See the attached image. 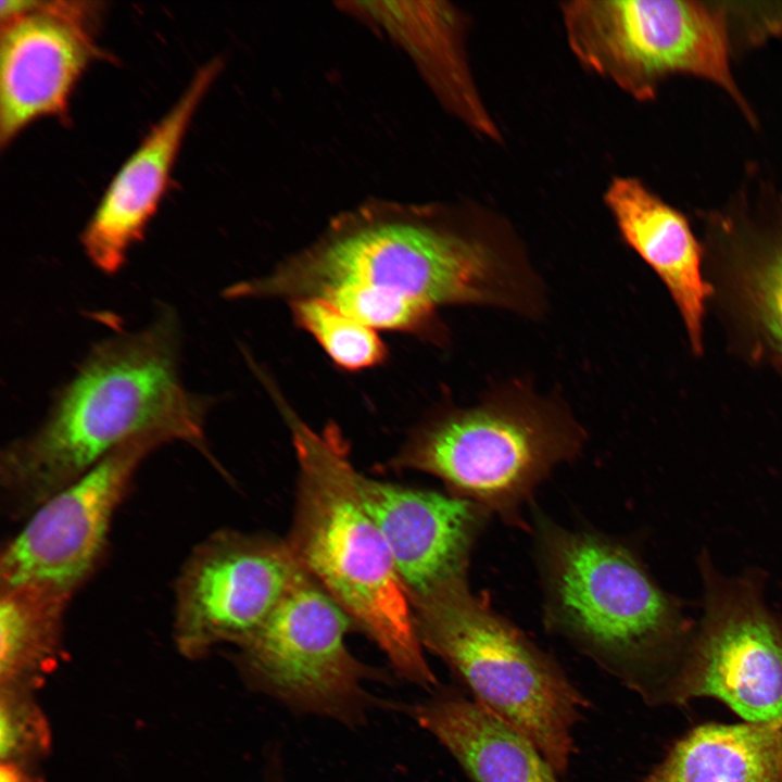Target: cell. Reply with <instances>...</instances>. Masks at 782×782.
<instances>
[{"instance_id":"obj_1","label":"cell","mask_w":782,"mask_h":782,"mask_svg":"<svg viewBox=\"0 0 782 782\" xmlns=\"http://www.w3.org/2000/svg\"><path fill=\"white\" fill-rule=\"evenodd\" d=\"M340 287L419 303L483 305L532 316L542 288L514 247L426 207L366 205L333 219L269 274L225 290L230 299L317 298Z\"/></svg>"},{"instance_id":"obj_2","label":"cell","mask_w":782,"mask_h":782,"mask_svg":"<svg viewBox=\"0 0 782 782\" xmlns=\"http://www.w3.org/2000/svg\"><path fill=\"white\" fill-rule=\"evenodd\" d=\"M210 400L180 375V330L163 306L147 327L99 341L31 433L0 457L9 515L30 516L111 452L140 437L182 441L211 458L204 424Z\"/></svg>"},{"instance_id":"obj_3","label":"cell","mask_w":782,"mask_h":782,"mask_svg":"<svg viewBox=\"0 0 782 782\" xmlns=\"http://www.w3.org/2000/svg\"><path fill=\"white\" fill-rule=\"evenodd\" d=\"M546 626L635 692L668 704L692 635L676 600L623 542L534 515Z\"/></svg>"},{"instance_id":"obj_4","label":"cell","mask_w":782,"mask_h":782,"mask_svg":"<svg viewBox=\"0 0 782 782\" xmlns=\"http://www.w3.org/2000/svg\"><path fill=\"white\" fill-rule=\"evenodd\" d=\"M266 387L290 430L299 466L290 550L401 677L436 686L411 602L386 539L364 506L339 427L312 429L272 382Z\"/></svg>"},{"instance_id":"obj_5","label":"cell","mask_w":782,"mask_h":782,"mask_svg":"<svg viewBox=\"0 0 782 782\" xmlns=\"http://www.w3.org/2000/svg\"><path fill=\"white\" fill-rule=\"evenodd\" d=\"M585 439L565 404L509 384L419 426L393 465L433 475L451 494L521 526V510L535 489L575 459Z\"/></svg>"},{"instance_id":"obj_6","label":"cell","mask_w":782,"mask_h":782,"mask_svg":"<svg viewBox=\"0 0 782 782\" xmlns=\"http://www.w3.org/2000/svg\"><path fill=\"white\" fill-rule=\"evenodd\" d=\"M422 647L439 656L472 698L526 735L558 774L575 752L588 706L557 661L467 580L409 600Z\"/></svg>"},{"instance_id":"obj_7","label":"cell","mask_w":782,"mask_h":782,"mask_svg":"<svg viewBox=\"0 0 782 782\" xmlns=\"http://www.w3.org/2000/svg\"><path fill=\"white\" fill-rule=\"evenodd\" d=\"M560 11L576 59L633 98L652 99L668 76L690 74L745 108L719 10L688 0H573Z\"/></svg>"},{"instance_id":"obj_8","label":"cell","mask_w":782,"mask_h":782,"mask_svg":"<svg viewBox=\"0 0 782 782\" xmlns=\"http://www.w3.org/2000/svg\"><path fill=\"white\" fill-rule=\"evenodd\" d=\"M704 609L674 673L668 704L712 697L746 722L782 723V621L755 577L702 562Z\"/></svg>"},{"instance_id":"obj_9","label":"cell","mask_w":782,"mask_h":782,"mask_svg":"<svg viewBox=\"0 0 782 782\" xmlns=\"http://www.w3.org/2000/svg\"><path fill=\"white\" fill-rule=\"evenodd\" d=\"M287 541L222 530L194 547L175 586L174 635L200 656L214 644L242 645L304 572Z\"/></svg>"},{"instance_id":"obj_10","label":"cell","mask_w":782,"mask_h":782,"mask_svg":"<svg viewBox=\"0 0 782 782\" xmlns=\"http://www.w3.org/2000/svg\"><path fill=\"white\" fill-rule=\"evenodd\" d=\"M354 625L304 570L262 627L242 645L250 673L288 704L337 718L354 716L369 670L346 648Z\"/></svg>"},{"instance_id":"obj_11","label":"cell","mask_w":782,"mask_h":782,"mask_svg":"<svg viewBox=\"0 0 782 782\" xmlns=\"http://www.w3.org/2000/svg\"><path fill=\"white\" fill-rule=\"evenodd\" d=\"M163 444L153 437L130 440L45 501L3 547L0 588L41 584L73 596L103 556L138 466Z\"/></svg>"},{"instance_id":"obj_12","label":"cell","mask_w":782,"mask_h":782,"mask_svg":"<svg viewBox=\"0 0 782 782\" xmlns=\"http://www.w3.org/2000/svg\"><path fill=\"white\" fill-rule=\"evenodd\" d=\"M98 11L86 1H1V148L33 122L66 112L78 78L100 53Z\"/></svg>"},{"instance_id":"obj_13","label":"cell","mask_w":782,"mask_h":782,"mask_svg":"<svg viewBox=\"0 0 782 782\" xmlns=\"http://www.w3.org/2000/svg\"><path fill=\"white\" fill-rule=\"evenodd\" d=\"M358 488L391 552L408 600L467 580L474 547L491 517L453 494L358 474Z\"/></svg>"},{"instance_id":"obj_14","label":"cell","mask_w":782,"mask_h":782,"mask_svg":"<svg viewBox=\"0 0 782 782\" xmlns=\"http://www.w3.org/2000/svg\"><path fill=\"white\" fill-rule=\"evenodd\" d=\"M220 70L213 60L197 71L186 90L150 129L113 176L80 242L90 262L115 274L143 236L163 198L191 118Z\"/></svg>"},{"instance_id":"obj_15","label":"cell","mask_w":782,"mask_h":782,"mask_svg":"<svg viewBox=\"0 0 782 782\" xmlns=\"http://www.w3.org/2000/svg\"><path fill=\"white\" fill-rule=\"evenodd\" d=\"M346 5L411 55L453 114L479 135L493 141L502 139L474 81L456 9L442 1H362Z\"/></svg>"},{"instance_id":"obj_16","label":"cell","mask_w":782,"mask_h":782,"mask_svg":"<svg viewBox=\"0 0 782 782\" xmlns=\"http://www.w3.org/2000/svg\"><path fill=\"white\" fill-rule=\"evenodd\" d=\"M604 202L626 243L668 288L699 351L711 288L703 277L702 249L686 218L633 177H614Z\"/></svg>"},{"instance_id":"obj_17","label":"cell","mask_w":782,"mask_h":782,"mask_svg":"<svg viewBox=\"0 0 782 782\" xmlns=\"http://www.w3.org/2000/svg\"><path fill=\"white\" fill-rule=\"evenodd\" d=\"M412 714L472 782H558L532 741L474 698L444 692Z\"/></svg>"},{"instance_id":"obj_18","label":"cell","mask_w":782,"mask_h":782,"mask_svg":"<svg viewBox=\"0 0 782 782\" xmlns=\"http://www.w3.org/2000/svg\"><path fill=\"white\" fill-rule=\"evenodd\" d=\"M645 782H782V723L697 727Z\"/></svg>"},{"instance_id":"obj_19","label":"cell","mask_w":782,"mask_h":782,"mask_svg":"<svg viewBox=\"0 0 782 782\" xmlns=\"http://www.w3.org/2000/svg\"><path fill=\"white\" fill-rule=\"evenodd\" d=\"M0 590V674L15 686L53 661L72 595L41 584Z\"/></svg>"},{"instance_id":"obj_20","label":"cell","mask_w":782,"mask_h":782,"mask_svg":"<svg viewBox=\"0 0 782 782\" xmlns=\"http://www.w3.org/2000/svg\"><path fill=\"white\" fill-rule=\"evenodd\" d=\"M294 323L319 343L345 370H361L384 362L388 350L376 329L344 314L319 298L289 301Z\"/></svg>"},{"instance_id":"obj_21","label":"cell","mask_w":782,"mask_h":782,"mask_svg":"<svg viewBox=\"0 0 782 782\" xmlns=\"http://www.w3.org/2000/svg\"><path fill=\"white\" fill-rule=\"evenodd\" d=\"M748 292L758 320L782 352V244L755 267Z\"/></svg>"},{"instance_id":"obj_22","label":"cell","mask_w":782,"mask_h":782,"mask_svg":"<svg viewBox=\"0 0 782 782\" xmlns=\"http://www.w3.org/2000/svg\"><path fill=\"white\" fill-rule=\"evenodd\" d=\"M0 730L1 756L8 762L43 740L42 722L35 709L9 690L2 694Z\"/></svg>"},{"instance_id":"obj_23","label":"cell","mask_w":782,"mask_h":782,"mask_svg":"<svg viewBox=\"0 0 782 782\" xmlns=\"http://www.w3.org/2000/svg\"><path fill=\"white\" fill-rule=\"evenodd\" d=\"M0 782H29V780L16 765L3 762L0 770Z\"/></svg>"}]
</instances>
